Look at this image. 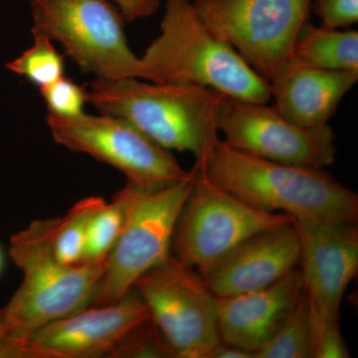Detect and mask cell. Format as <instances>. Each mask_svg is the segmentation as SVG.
Here are the masks:
<instances>
[{
    "mask_svg": "<svg viewBox=\"0 0 358 358\" xmlns=\"http://www.w3.org/2000/svg\"><path fill=\"white\" fill-rule=\"evenodd\" d=\"M350 355L339 322L327 327L313 339L312 358H348Z\"/></svg>",
    "mask_w": 358,
    "mask_h": 358,
    "instance_id": "cell-25",
    "label": "cell"
},
{
    "mask_svg": "<svg viewBox=\"0 0 358 358\" xmlns=\"http://www.w3.org/2000/svg\"><path fill=\"white\" fill-rule=\"evenodd\" d=\"M357 81L358 71L320 69L291 56L268 82L275 109L296 126L315 129L329 124Z\"/></svg>",
    "mask_w": 358,
    "mask_h": 358,
    "instance_id": "cell-16",
    "label": "cell"
},
{
    "mask_svg": "<svg viewBox=\"0 0 358 358\" xmlns=\"http://www.w3.org/2000/svg\"><path fill=\"white\" fill-rule=\"evenodd\" d=\"M194 166L216 185L260 210L294 221L357 224L358 195L324 169L261 159L216 141Z\"/></svg>",
    "mask_w": 358,
    "mask_h": 358,
    "instance_id": "cell-1",
    "label": "cell"
},
{
    "mask_svg": "<svg viewBox=\"0 0 358 358\" xmlns=\"http://www.w3.org/2000/svg\"><path fill=\"white\" fill-rule=\"evenodd\" d=\"M106 203L102 197H87L60 218L54 239V250L60 262L66 265L82 262L90 223Z\"/></svg>",
    "mask_w": 358,
    "mask_h": 358,
    "instance_id": "cell-20",
    "label": "cell"
},
{
    "mask_svg": "<svg viewBox=\"0 0 358 358\" xmlns=\"http://www.w3.org/2000/svg\"><path fill=\"white\" fill-rule=\"evenodd\" d=\"M303 289L298 268L265 288L218 298L221 341L256 353L267 345Z\"/></svg>",
    "mask_w": 358,
    "mask_h": 358,
    "instance_id": "cell-15",
    "label": "cell"
},
{
    "mask_svg": "<svg viewBox=\"0 0 358 358\" xmlns=\"http://www.w3.org/2000/svg\"><path fill=\"white\" fill-rule=\"evenodd\" d=\"M88 103L101 114L131 122L167 150L190 152L199 164L218 140L225 96L192 84L141 82L138 78L96 79Z\"/></svg>",
    "mask_w": 358,
    "mask_h": 358,
    "instance_id": "cell-3",
    "label": "cell"
},
{
    "mask_svg": "<svg viewBox=\"0 0 358 358\" xmlns=\"http://www.w3.org/2000/svg\"><path fill=\"white\" fill-rule=\"evenodd\" d=\"M301 244V272L313 339L339 322L343 294L358 272L357 224L294 221Z\"/></svg>",
    "mask_w": 358,
    "mask_h": 358,
    "instance_id": "cell-13",
    "label": "cell"
},
{
    "mask_svg": "<svg viewBox=\"0 0 358 358\" xmlns=\"http://www.w3.org/2000/svg\"><path fill=\"white\" fill-rule=\"evenodd\" d=\"M293 56L320 69L358 71V32L317 27L308 20L294 41Z\"/></svg>",
    "mask_w": 358,
    "mask_h": 358,
    "instance_id": "cell-17",
    "label": "cell"
},
{
    "mask_svg": "<svg viewBox=\"0 0 358 358\" xmlns=\"http://www.w3.org/2000/svg\"><path fill=\"white\" fill-rule=\"evenodd\" d=\"M112 357H174L173 350L152 320L136 329Z\"/></svg>",
    "mask_w": 358,
    "mask_h": 358,
    "instance_id": "cell-23",
    "label": "cell"
},
{
    "mask_svg": "<svg viewBox=\"0 0 358 358\" xmlns=\"http://www.w3.org/2000/svg\"><path fill=\"white\" fill-rule=\"evenodd\" d=\"M6 68L40 89L64 76L65 63L51 39L44 35H34L32 46L7 63Z\"/></svg>",
    "mask_w": 358,
    "mask_h": 358,
    "instance_id": "cell-21",
    "label": "cell"
},
{
    "mask_svg": "<svg viewBox=\"0 0 358 358\" xmlns=\"http://www.w3.org/2000/svg\"><path fill=\"white\" fill-rule=\"evenodd\" d=\"M30 6L33 36L57 41L83 72L102 80L147 78L110 0H30Z\"/></svg>",
    "mask_w": 358,
    "mask_h": 358,
    "instance_id": "cell-5",
    "label": "cell"
},
{
    "mask_svg": "<svg viewBox=\"0 0 358 358\" xmlns=\"http://www.w3.org/2000/svg\"><path fill=\"white\" fill-rule=\"evenodd\" d=\"M131 192L133 188L128 182L122 189L115 193L110 203H106L96 212L90 223L82 262L103 260L109 255L121 234Z\"/></svg>",
    "mask_w": 358,
    "mask_h": 358,
    "instance_id": "cell-19",
    "label": "cell"
},
{
    "mask_svg": "<svg viewBox=\"0 0 358 358\" xmlns=\"http://www.w3.org/2000/svg\"><path fill=\"white\" fill-rule=\"evenodd\" d=\"M301 244L292 222L245 240L204 278L217 298L265 288L300 266Z\"/></svg>",
    "mask_w": 358,
    "mask_h": 358,
    "instance_id": "cell-14",
    "label": "cell"
},
{
    "mask_svg": "<svg viewBox=\"0 0 358 358\" xmlns=\"http://www.w3.org/2000/svg\"><path fill=\"white\" fill-rule=\"evenodd\" d=\"M256 358H312V324L305 289Z\"/></svg>",
    "mask_w": 358,
    "mask_h": 358,
    "instance_id": "cell-18",
    "label": "cell"
},
{
    "mask_svg": "<svg viewBox=\"0 0 358 358\" xmlns=\"http://www.w3.org/2000/svg\"><path fill=\"white\" fill-rule=\"evenodd\" d=\"M60 218L35 220L10 239L9 254L23 280L1 310L0 358H18L21 345L40 327L88 308L105 270L106 259L66 265L54 239Z\"/></svg>",
    "mask_w": 358,
    "mask_h": 358,
    "instance_id": "cell-2",
    "label": "cell"
},
{
    "mask_svg": "<svg viewBox=\"0 0 358 358\" xmlns=\"http://www.w3.org/2000/svg\"><path fill=\"white\" fill-rule=\"evenodd\" d=\"M174 357L208 358L220 343L218 298L194 268L171 254L134 282Z\"/></svg>",
    "mask_w": 358,
    "mask_h": 358,
    "instance_id": "cell-8",
    "label": "cell"
},
{
    "mask_svg": "<svg viewBox=\"0 0 358 358\" xmlns=\"http://www.w3.org/2000/svg\"><path fill=\"white\" fill-rule=\"evenodd\" d=\"M200 20L268 81L291 56L313 0H192Z\"/></svg>",
    "mask_w": 358,
    "mask_h": 358,
    "instance_id": "cell-9",
    "label": "cell"
},
{
    "mask_svg": "<svg viewBox=\"0 0 358 358\" xmlns=\"http://www.w3.org/2000/svg\"><path fill=\"white\" fill-rule=\"evenodd\" d=\"M160 34L141 59L145 81L192 84L244 102L268 103L270 82L207 28L190 0H164Z\"/></svg>",
    "mask_w": 358,
    "mask_h": 358,
    "instance_id": "cell-4",
    "label": "cell"
},
{
    "mask_svg": "<svg viewBox=\"0 0 358 358\" xmlns=\"http://www.w3.org/2000/svg\"><path fill=\"white\" fill-rule=\"evenodd\" d=\"M312 9L322 26L331 29L350 27L358 21V0H315Z\"/></svg>",
    "mask_w": 358,
    "mask_h": 358,
    "instance_id": "cell-24",
    "label": "cell"
},
{
    "mask_svg": "<svg viewBox=\"0 0 358 358\" xmlns=\"http://www.w3.org/2000/svg\"><path fill=\"white\" fill-rule=\"evenodd\" d=\"M148 1L150 2V3L152 4L155 7H157V8H159V0H148Z\"/></svg>",
    "mask_w": 358,
    "mask_h": 358,
    "instance_id": "cell-29",
    "label": "cell"
},
{
    "mask_svg": "<svg viewBox=\"0 0 358 358\" xmlns=\"http://www.w3.org/2000/svg\"><path fill=\"white\" fill-rule=\"evenodd\" d=\"M217 127L229 147L280 164L324 169L334 164L338 152L329 124L301 128L267 103L225 96Z\"/></svg>",
    "mask_w": 358,
    "mask_h": 358,
    "instance_id": "cell-11",
    "label": "cell"
},
{
    "mask_svg": "<svg viewBox=\"0 0 358 358\" xmlns=\"http://www.w3.org/2000/svg\"><path fill=\"white\" fill-rule=\"evenodd\" d=\"M47 124L59 145L115 167L138 187L159 189L192 176V171H185L169 150L120 117L86 113L74 117L48 114Z\"/></svg>",
    "mask_w": 358,
    "mask_h": 358,
    "instance_id": "cell-10",
    "label": "cell"
},
{
    "mask_svg": "<svg viewBox=\"0 0 358 358\" xmlns=\"http://www.w3.org/2000/svg\"><path fill=\"white\" fill-rule=\"evenodd\" d=\"M193 180L192 171L189 178L159 189L129 182L133 192L126 220L106 259L92 305L109 306L122 300L141 275L171 255L174 230Z\"/></svg>",
    "mask_w": 358,
    "mask_h": 358,
    "instance_id": "cell-7",
    "label": "cell"
},
{
    "mask_svg": "<svg viewBox=\"0 0 358 358\" xmlns=\"http://www.w3.org/2000/svg\"><path fill=\"white\" fill-rule=\"evenodd\" d=\"M49 114L74 117L85 114L88 103V91L68 77H61L53 83L40 88Z\"/></svg>",
    "mask_w": 358,
    "mask_h": 358,
    "instance_id": "cell-22",
    "label": "cell"
},
{
    "mask_svg": "<svg viewBox=\"0 0 358 358\" xmlns=\"http://www.w3.org/2000/svg\"><path fill=\"white\" fill-rule=\"evenodd\" d=\"M95 307L40 327L22 343L18 358L112 357L129 334L152 320L134 289L113 305Z\"/></svg>",
    "mask_w": 358,
    "mask_h": 358,
    "instance_id": "cell-12",
    "label": "cell"
},
{
    "mask_svg": "<svg viewBox=\"0 0 358 358\" xmlns=\"http://www.w3.org/2000/svg\"><path fill=\"white\" fill-rule=\"evenodd\" d=\"M208 358H256V357L254 352L220 341V343L212 350Z\"/></svg>",
    "mask_w": 358,
    "mask_h": 358,
    "instance_id": "cell-26",
    "label": "cell"
},
{
    "mask_svg": "<svg viewBox=\"0 0 358 358\" xmlns=\"http://www.w3.org/2000/svg\"><path fill=\"white\" fill-rule=\"evenodd\" d=\"M4 268V255L1 248H0V275H1L2 271Z\"/></svg>",
    "mask_w": 358,
    "mask_h": 358,
    "instance_id": "cell-28",
    "label": "cell"
},
{
    "mask_svg": "<svg viewBox=\"0 0 358 358\" xmlns=\"http://www.w3.org/2000/svg\"><path fill=\"white\" fill-rule=\"evenodd\" d=\"M194 180L173 237V255L205 278L245 240L294 220L257 209L193 167Z\"/></svg>",
    "mask_w": 358,
    "mask_h": 358,
    "instance_id": "cell-6",
    "label": "cell"
},
{
    "mask_svg": "<svg viewBox=\"0 0 358 358\" xmlns=\"http://www.w3.org/2000/svg\"><path fill=\"white\" fill-rule=\"evenodd\" d=\"M4 339H6V336H4L3 326H2L1 310H0V350H1L2 346H3Z\"/></svg>",
    "mask_w": 358,
    "mask_h": 358,
    "instance_id": "cell-27",
    "label": "cell"
}]
</instances>
